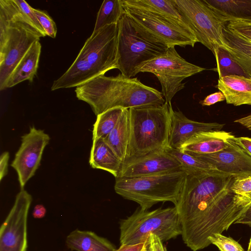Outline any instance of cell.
<instances>
[{"label":"cell","mask_w":251,"mask_h":251,"mask_svg":"<svg viewBox=\"0 0 251 251\" xmlns=\"http://www.w3.org/2000/svg\"><path fill=\"white\" fill-rule=\"evenodd\" d=\"M77 98L89 104L98 115L114 107L126 109L162 105V92L122 74L116 76L100 75L76 87Z\"/></svg>","instance_id":"6da1fadb"},{"label":"cell","mask_w":251,"mask_h":251,"mask_svg":"<svg viewBox=\"0 0 251 251\" xmlns=\"http://www.w3.org/2000/svg\"><path fill=\"white\" fill-rule=\"evenodd\" d=\"M117 39L118 24L92 32L71 66L53 81L51 90L76 87L118 69Z\"/></svg>","instance_id":"7a4b0ae2"},{"label":"cell","mask_w":251,"mask_h":251,"mask_svg":"<svg viewBox=\"0 0 251 251\" xmlns=\"http://www.w3.org/2000/svg\"><path fill=\"white\" fill-rule=\"evenodd\" d=\"M42 37L14 0H0V90L32 44Z\"/></svg>","instance_id":"3957f363"},{"label":"cell","mask_w":251,"mask_h":251,"mask_svg":"<svg viewBox=\"0 0 251 251\" xmlns=\"http://www.w3.org/2000/svg\"><path fill=\"white\" fill-rule=\"evenodd\" d=\"M170 104L165 102L162 105L129 109L130 138L126 160L168 147Z\"/></svg>","instance_id":"277c9868"},{"label":"cell","mask_w":251,"mask_h":251,"mask_svg":"<svg viewBox=\"0 0 251 251\" xmlns=\"http://www.w3.org/2000/svg\"><path fill=\"white\" fill-rule=\"evenodd\" d=\"M187 176L177 171L132 178H116L114 190L124 198L134 201L148 210L160 202L176 204Z\"/></svg>","instance_id":"5b68a950"},{"label":"cell","mask_w":251,"mask_h":251,"mask_svg":"<svg viewBox=\"0 0 251 251\" xmlns=\"http://www.w3.org/2000/svg\"><path fill=\"white\" fill-rule=\"evenodd\" d=\"M121 245L146 242L150 234L166 241L181 235L182 229L176 207L159 208L152 211L140 209L121 221Z\"/></svg>","instance_id":"8992f818"},{"label":"cell","mask_w":251,"mask_h":251,"mask_svg":"<svg viewBox=\"0 0 251 251\" xmlns=\"http://www.w3.org/2000/svg\"><path fill=\"white\" fill-rule=\"evenodd\" d=\"M118 69L131 78L143 63L158 56L167 50L166 46L151 42L141 35L125 13L118 23Z\"/></svg>","instance_id":"52a82bcc"},{"label":"cell","mask_w":251,"mask_h":251,"mask_svg":"<svg viewBox=\"0 0 251 251\" xmlns=\"http://www.w3.org/2000/svg\"><path fill=\"white\" fill-rule=\"evenodd\" d=\"M205 69L188 62L177 53L175 47L169 48L162 54L141 64L136 70L154 75L160 82L165 102L171 100L177 92L184 88L185 78Z\"/></svg>","instance_id":"ba28073f"},{"label":"cell","mask_w":251,"mask_h":251,"mask_svg":"<svg viewBox=\"0 0 251 251\" xmlns=\"http://www.w3.org/2000/svg\"><path fill=\"white\" fill-rule=\"evenodd\" d=\"M197 40L212 53L224 45L223 29L227 24L203 0H173Z\"/></svg>","instance_id":"9c48e42d"},{"label":"cell","mask_w":251,"mask_h":251,"mask_svg":"<svg viewBox=\"0 0 251 251\" xmlns=\"http://www.w3.org/2000/svg\"><path fill=\"white\" fill-rule=\"evenodd\" d=\"M124 7L135 28L151 42L168 48L176 46L194 47L198 42L192 34L172 22L146 11Z\"/></svg>","instance_id":"30bf717a"},{"label":"cell","mask_w":251,"mask_h":251,"mask_svg":"<svg viewBox=\"0 0 251 251\" xmlns=\"http://www.w3.org/2000/svg\"><path fill=\"white\" fill-rule=\"evenodd\" d=\"M32 200L31 195L24 189L17 195L0 227V251H26L27 217Z\"/></svg>","instance_id":"8fae6325"},{"label":"cell","mask_w":251,"mask_h":251,"mask_svg":"<svg viewBox=\"0 0 251 251\" xmlns=\"http://www.w3.org/2000/svg\"><path fill=\"white\" fill-rule=\"evenodd\" d=\"M50 140L48 134L33 126L22 137L21 146L11 164L17 173L21 189H24L26 183L34 175Z\"/></svg>","instance_id":"7c38bea8"},{"label":"cell","mask_w":251,"mask_h":251,"mask_svg":"<svg viewBox=\"0 0 251 251\" xmlns=\"http://www.w3.org/2000/svg\"><path fill=\"white\" fill-rule=\"evenodd\" d=\"M177 171H184L181 165L164 149L125 160L117 178L137 177Z\"/></svg>","instance_id":"4fadbf2b"},{"label":"cell","mask_w":251,"mask_h":251,"mask_svg":"<svg viewBox=\"0 0 251 251\" xmlns=\"http://www.w3.org/2000/svg\"><path fill=\"white\" fill-rule=\"evenodd\" d=\"M233 137L229 140L228 147L211 154L188 153L213 165L220 172L242 177L251 176V156L238 146Z\"/></svg>","instance_id":"5bb4252c"},{"label":"cell","mask_w":251,"mask_h":251,"mask_svg":"<svg viewBox=\"0 0 251 251\" xmlns=\"http://www.w3.org/2000/svg\"><path fill=\"white\" fill-rule=\"evenodd\" d=\"M171 127L168 147L178 149L195 134L210 130H220L225 126L217 123H202L192 120L180 111L174 110L170 104Z\"/></svg>","instance_id":"9a60e30c"},{"label":"cell","mask_w":251,"mask_h":251,"mask_svg":"<svg viewBox=\"0 0 251 251\" xmlns=\"http://www.w3.org/2000/svg\"><path fill=\"white\" fill-rule=\"evenodd\" d=\"M234 136L231 132L222 130L201 131L191 137L179 150L200 154L213 153L226 148L229 140Z\"/></svg>","instance_id":"2e32d148"},{"label":"cell","mask_w":251,"mask_h":251,"mask_svg":"<svg viewBox=\"0 0 251 251\" xmlns=\"http://www.w3.org/2000/svg\"><path fill=\"white\" fill-rule=\"evenodd\" d=\"M122 2L124 7L146 11L172 22L194 36L173 0H122Z\"/></svg>","instance_id":"e0dca14e"},{"label":"cell","mask_w":251,"mask_h":251,"mask_svg":"<svg viewBox=\"0 0 251 251\" xmlns=\"http://www.w3.org/2000/svg\"><path fill=\"white\" fill-rule=\"evenodd\" d=\"M216 87L225 95L227 104L251 105V77L226 76L219 78Z\"/></svg>","instance_id":"ac0fdd59"},{"label":"cell","mask_w":251,"mask_h":251,"mask_svg":"<svg viewBox=\"0 0 251 251\" xmlns=\"http://www.w3.org/2000/svg\"><path fill=\"white\" fill-rule=\"evenodd\" d=\"M224 45L221 47L231 59L251 77V42L229 29L226 25L223 29Z\"/></svg>","instance_id":"d6986e66"},{"label":"cell","mask_w":251,"mask_h":251,"mask_svg":"<svg viewBox=\"0 0 251 251\" xmlns=\"http://www.w3.org/2000/svg\"><path fill=\"white\" fill-rule=\"evenodd\" d=\"M226 23L235 21L251 23V0H203Z\"/></svg>","instance_id":"ffe728a7"},{"label":"cell","mask_w":251,"mask_h":251,"mask_svg":"<svg viewBox=\"0 0 251 251\" xmlns=\"http://www.w3.org/2000/svg\"><path fill=\"white\" fill-rule=\"evenodd\" d=\"M89 163L92 168L107 171L117 178L123 163L104 140L99 138L93 140Z\"/></svg>","instance_id":"44dd1931"},{"label":"cell","mask_w":251,"mask_h":251,"mask_svg":"<svg viewBox=\"0 0 251 251\" xmlns=\"http://www.w3.org/2000/svg\"><path fill=\"white\" fill-rule=\"evenodd\" d=\"M66 245L72 251H116L115 247L107 239L91 231L75 229L66 237Z\"/></svg>","instance_id":"7402d4cb"},{"label":"cell","mask_w":251,"mask_h":251,"mask_svg":"<svg viewBox=\"0 0 251 251\" xmlns=\"http://www.w3.org/2000/svg\"><path fill=\"white\" fill-rule=\"evenodd\" d=\"M39 40L35 42L18 64L9 76L5 89L25 80L32 82L36 74L41 53Z\"/></svg>","instance_id":"603a6c76"},{"label":"cell","mask_w":251,"mask_h":251,"mask_svg":"<svg viewBox=\"0 0 251 251\" xmlns=\"http://www.w3.org/2000/svg\"><path fill=\"white\" fill-rule=\"evenodd\" d=\"M129 109H125L117 124L103 140L123 163L126 159L130 138Z\"/></svg>","instance_id":"cb8c5ba5"},{"label":"cell","mask_w":251,"mask_h":251,"mask_svg":"<svg viewBox=\"0 0 251 251\" xmlns=\"http://www.w3.org/2000/svg\"><path fill=\"white\" fill-rule=\"evenodd\" d=\"M165 150L180 163L187 175H197L217 171L210 164L180 150L167 147Z\"/></svg>","instance_id":"d4e9b609"},{"label":"cell","mask_w":251,"mask_h":251,"mask_svg":"<svg viewBox=\"0 0 251 251\" xmlns=\"http://www.w3.org/2000/svg\"><path fill=\"white\" fill-rule=\"evenodd\" d=\"M124 13L122 0H104L98 12L93 32H96L107 25L118 24Z\"/></svg>","instance_id":"484cf974"},{"label":"cell","mask_w":251,"mask_h":251,"mask_svg":"<svg viewBox=\"0 0 251 251\" xmlns=\"http://www.w3.org/2000/svg\"><path fill=\"white\" fill-rule=\"evenodd\" d=\"M125 109L114 107L98 115L93 125V140L105 139L117 124Z\"/></svg>","instance_id":"4316f807"},{"label":"cell","mask_w":251,"mask_h":251,"mask_svg":"<svg viewBox=\"0 0 251 251\" xmlns=\"http://www.w3.org/2000/svg\"><path fill=\"white\" fill-rule=\"evenodd\" d=\"M213 54L216 60L219 78L230 75L247 77L242 69L233 61L229 53L223 48L220 47L215 50Z\"/></svg>","instance_id":"83f0119b"},{"label":"cell","mask_w":251,"mask_h":251,"mask_svg":"<svg viewBox=\"0 0 251 251\" xmlns=\"http://www.w3.org/2000/svg\"><path fill=\"white\" fill-rule=\"evenodd\" d=\"M208 240L221 251H245L239 243L232 238L226 237L220 233L213 234Z\"/></svg>","instance_id":"f1b7e54d"},{"label":"cell","mask_w":251,"mask_h":251,"mask_svg":"<svg viewBox=\"0 0 251 251\" xmlns=\"http://www.w3.org/2000/svg\"><path fill=\"white\" fill-rule=\"evenodd\" d=\"M35 16L47 36L52 38L56 37L57 27L55 22L47 12L33 8Z\"/></svg>","instance_id":"f546056e"},{"label":"cell","mask_w":251,"mask_h":251,"mask_svg":"<svg viewBox=\"0 0 251 251\" xmlns=\"http://www.w3.org/2000/svg\"><path fill=\"white\" fill-rule=\"evenodd\" d=\"M14 2L27 19L40 33L42 37L47 36L35 16L33 8L31 7L24 0H14Z\"/></svg>","instance_id":"4dcf8cb0"},{"label":"cell","mask_w":251,"mask_h":251,"mask_svg":"<svg viewBox=\"0 0 251 251\" xmlns=\"http://www.w3.org/2000/svg\"><path fill=\"white\" fill-rule=\"evenodd\" d=\"M230 189L236 194L251 197V176L235 177Z\"/></svg>","instance_id":"1f68e13d"},{"label":"cell","mask_w":251,"mask_h":251,"mask_svg":"<svg viewBox=\"0 0 251 251\" xmlns=\"http://www.w3.org/2000/svg\"><path fill=\"white\" fill-rule=\"evenodd\" d=\"M226 25L231 30L251 42V23L235 21L229 22Z\"/></svg>","instance_id":"d6a6232c"},{"label":"cell","mask_w":251,"mask_h":251,"mask_svg":"<svg viewBox=\"0 0 251 251\" xmlns=\"http://www.w3.org/2000/svg\"><path fill=\"white\" fill-rule=\"evenodd\" d=\"M147 251H167L163 241L156 235L149 234L147 242Z\"/></svg>","instance_id":"836d02e7"},{"label":"cell","mask_w":251,"mask_h":251,"mask_svg":"<svg viewBox=\"0 0 251 251\" xmlns=\"http://www.w3.org/2000/svg\"><path fill=\"white\" fill-rule=\"evenodd\" d=\"M225 100V95L222 92L219 91L208 95L203 100L201 101L200 103L203 106H210Z\"/></svg>","instance_id":"e575fe53"},{"label":"cell","mask_w":251,"mask_h":251,"mask_svg":"<svg viewBox=\"0 0 251 251\" xmlns=\"http://www.w3.org/2000/svg\"><path fill=\"white\" fill-rule=\"evenodd\" d=\"M9 154L7 151L3 152L0 157V180L7 175Z\"/></svg>","instance_id":"d590c367"},{"label":"cell","mask_w":251,"mask_h":251,"mask_svg":"<svg viewBox=\"0 0 251 251\" xmlns=\"http://www.w3.org/2000/svg\"><path fill=\"white\" fill-rule=\"evenodd\" d=\"M235 142L251 156V138L248 137H234Z\"/></svg>","instance_id":"8d00e7d4"},{"label":"cell","mask_w":251,"mask_h":251,"mask_svg":"<svg viewBox=\"0 0 251 251\" xmlns=\"http://www.w3.org/2000/svg\"><path fill=\"white\" fill-rule=\"evenodd\" d=\"M147 242L134 245H121L116 251H147Z\"/></svg>","instance_id":"74e56055"},{"label":"cell","mask_w":251,"mask_h":251,"mask_svg":"<svg viewBox=\"0 0 251 251\" xmlns=\"http://www.w3.org/2000/svg\"><path fill=\"white\" fill-rule=\"evenodd\" d=\"M234 223L251 226V201L247 205L241 216Z\"/></svg>","instance_id":"f35d334b"},{"label":"cell","mask_w":251,"mask_h":251,"mask_svg":"<svg viewBox=\"0 0 251 251\" xmlns=\"http://www.w3.org/2000/svg\"><path fill=\"white\" fill-rule=\"evenodd\" d=\"M46 209L42 204H37L33 211V216L34 218L40 219L43 218L46 214Z\"/></svg>","instance_id":"ab89813d"},{"label":"cell","mask_w":251,"mask_h":251,"mask_svg":"<svg viewBox=\"0 0 251 251\" xmlns=\"http://www.w3.org/2000/svg\"><path fill=\"white\" fill-rule=\"evenodd\" d=\"M234 122L239 123L251 130V114L237 119L234 121Z\"/></svg>","instance_id":"60d3db41"},{"label":"cell","mask_w":251,"mask_h":251,"mask_svg":"<svg viewBox=\"0 0 251 251\" xmlns=\"http://www.w3.org/2000/svg\"><path fill=\"white\" fill-rule=\"evenodd\" d=\"M247 251H251V237L250 239V241L249 245V247H248V249Z\"/></svg>","instance_id":"b9f144b4"}]
</instances>
